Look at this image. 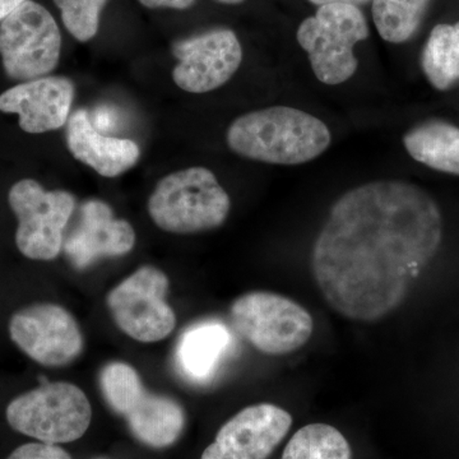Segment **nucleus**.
Wrapping results in <instances>:
<instances>
[{
	"mask_svg": "<svg viewBox=\"0 0 459 459\" xmlns=\"http://www.w3.org/2000/svg\"><path fill=\"white\" fill-rule=\"evenodd\" d=\"M312 4L320 7V5L325 4H349L355 5V7H360V5L368 4L371 0H309Z\"/></svg>",
	"mask_w": 459,
	"mask_h": 459,
	"instance_id": "nucleus-26",
	"label": "nucleus"
},
{
	"mask_svg": "<svg viewBox=\"0 0 459 459\" xmlns=\"http://www.w3.org/2000/svg\"><path fill=\"white\" fill-rule=\"evenodd\" d=\"M7 459H72L71 455L54 444L29 443L12 452Z\"/></svg>",
	"mask_w": 459,
	"mask_h": 459,
	"instance_id": "nucleus-23",
	"label": "nucleus"
},
{
	"mask_svg": "<svg viewBox=\"0 0 459 459\" xmlns=\"http://www.w3.org/2000/svg\"><path fill=\"white\" fill-rule=\"evenodd\" d=\"M421 68L435 90L446 91L459 82V21L434 27L422 49Z\"/></svg>",
	"mask_w": 459,
	"mask_h": 459,
	"instance_id": "nucleus-19",
	"label": "nucleus"
},
{
	"mask_svg": "<svg viewBox=\"0 0 459 459\" xmlns=\"http://www.w3.org/2000/svg\"><path fill=\"white\" fill-rule=\"evenodd\" d=\"M30 0H0V22Z\"/></svg>",
	"mask_w": 459,
	"mask_h": 459,
	"instance_id": "nucleus-25",
	"label": "nucleus"
},
{
	"mask_svg": "<svg viewBox=\"0 0 459 459\" xmlns=\"http://www.w3.org/2000/svg\"><path fill=\"white\" fill-rule=\"evenodd\" d=\"M231 199L216 175L202 166L175 171L157 183L148 199V213L157 228L188 235L222 226Z\"/></svg>",
	"mask_w": 459,
	"mask_h": 459,
	"instance_id": "nucleus-3",
	"label": "nucleus"
},
{
	"mask_svg": "<svg viewBox=\"0 0 459 459\" xmlns=\"http://www.w3.org/2000/svg\"><path fill=\"white\" fill-rule=\"evenodd\" d=\"M216 2L222 3V4L235 5L246 2V0H216Z\"/></svg>",
	"mask_w": 459,
	"mask_h": 459,
	"instance_id": "nucleus-27",
	"label": "nucleus"
},
{
	"mask_svg": "<svg viewBox=\"0 0 459 459\" xmlns=\"http://www.w3.org/2000/svg\"><path fill=\"white\" fill-rule=\"evenodd\" d=\"M431 0H371V14L380 38L403 44L419 31Z\"/></svg>",
	"mask_w": 459,
	"mask_h": 459,
	"instance_id": "nucleus-20",
	"label": "nucleus"
},
{
	"mask_svg": "<svg viewBox=\"0 0 459 459\" xmlns=\"http://www.w3.org/2000/svg\"><path fill=\"white\" fill-rule=\"evenodd\" d=\"M62 33L56 18L39 3L21 5L0 22V56L12 80L49 75L59 65Z\"/></svg>",
	"mask_w": 459,
	"mask_h": 459,
	"instance_id": "nucleus-9",
	"label": "nucleus"
},
{
	"mask_svg": "<svg viewBox=\"0 0 459 459\" xmlns=\"http://www.w3.org/2000/svg\"><path fill=\"white\" fill-rule=\"evenodd\" d=\"M232 344L231 332L223 323L202 320L181 333L175 360L186 379L205 383L216 376Z\"/></svg>",
	"mask_w": 459,
	"mask_h": 459,
	"instance_id": "nucleus-17",
	"label": "nucleus"
},
{
	"mask_svg": "<svg viewBox=\"0 0 459 459\" xmlns=\"http://www.w3.org/2000/svg\"><path fill=\"white\" fill-rule=\"evenodd\" d=\"M74 84L63 75L21 82L0 95V111L16 114L21 129L41 134L62 128L71 117Z\"/></svg>",
	"mask_w": 459,
	"mask_h": 459,
	"instance_id": "nucleus-15",
	"label": "nucleus"
},
{
	"mask_svg": "<svg viewBox=\"0 0 459 459\" xmlns=\"http://www.w3.org/2000/svg\"><path fill=\"white\" fill-rule=\"evenodd\" d=\"M5 416L18 433L57 446L83 437L91 425L92 409L80 386L54 382L18 395L8 404Z\"/></svg>",
	"mask_w": 459,
	"mask_h": 459,
	"instance_id": "nucleus-6",
	"label": "nucleus"
},
{
	"mask_svg": "<svg viewBox=\"0 0 459 459\" xmlns=\"http://www.w3.org/2000/svg\"><path fill=\"white\" fill-rule=\"evenodd\" d=\"M134 246L135 231L131 223L117 219L110 205L100 199L83 202L63 241L66 258L78 271L101 259L126 255Z\"/></svg>",
	"mask_w": 459,
	"mask_h": 459,
	"instance_id": "nucleus-14",
	"label": "nucleus"
},
{
	"mask_svg": "<svg viewBox=\"0 0 459 459\" xmlns=\"http://www.w3.org/2000/svg\"><path fill=\"white\" fill-rule=\"evenodd\" d=\"M281 459H352V451L338 429L318 422L299 429Z\"/></svg>",
	"mask_w": 459,
	"mask_h": 459,
	"instance_id": "nucleus-21",
	"label": "nucleus"
},
{
	"mask_svg": "<svg viewBox=\"0 0 459 459\" xmlns=\"http://www.w3.org/2000/svg\"><path fill=\"white\" fill-rule=\"evenodd\" d=\"M407 153L433 170L459 177V128L443 120L419 124L403 135Z\"/></svg>",
	"mask_w": 459,
	"mask_h": 459,
	"instance_id": "nucleus-18",
	"label": "nucleus"
},
{
	"mask_svg": "<svg viewBox=\"0 0 459 459\" xmlns=\"http://www.w3.org/2000/svg\"><path fill=\"white\" fill-rule=\"evenodd\" d=\"M291 427L292 416L286 410L253 404L222 425L201 459H268Z\"/></svg>",
	"mask_w": 459,
	"mask_h": 459,
	"instance_id": "nucleus-13",
	"label": "nucleus"
},
{
	"mask_svg": "<svg viewBox=\"0 0 459 459\" xmlns=\"http://www.w3.org/2000/svg\"><path fill=\"white\" fill-rule=\"evenodd\" d=\"M8 202L17 217L18 250L32 261L57 258L74 213V195L65 190H45L36 180L23 179L9 190Z\"/></svg>",
	"mask_w": 459,
	"mask_h": 459,
	"instance_id": "nucleus-8",
	"label": "nucleus"
},
{
	"mask_svg": "<svg viewBox=\"0 0 459 459\" xmlns=\"http://www.w3.org/2000/svg\"><path fill=\"white\" fill-rule=\"evenodd\" d=\"M235 155L271 165L313 161L331 146V131L314 115L289 107H272L240 115L226 133Z\"/></svg>",
	"mask_w": 459,
	"mask_h": 459,
	"instance_id": "nucleus-2",
	"label": "nucleus"
},
{
	"mask_svg": "<svg viewBox=\"0 0 459 459\" xmlns=\"http://www.w3.org/2000/svg\"><path fill=\"white\" fill-rule=\"evenodd\" d=\"M166 273L152 265L133 272L107 296L115 325L138 342L153 343L170 336L177 325L174 309L166 301Z\"/></svg>",
	"mask_w": 459,
	"mask_h": 459,
	"instance_id": "nucleus-10",
	"label": "nucleus"
},
{
	"mask_svg": "<svg viewBox=\"0 0 459 459\" xmlns=\"http://www.w3.org/2000/svg\"><path fill=\"white\" fill-rule=\"evenodd\" d=\"M172 54L179 60L172 80L189 93H207L229 82L243 62L237 33L214 29L174 42Z\"/></svg>",
	"mask_w": 459,
	"mask_h": 459,
	"instance_id": "nucleus-12",
	"label": "nucleus"
},
{
	"mask_svg": "<svg viewBox=\"0 0 459 459\" xmlns=\"http://www.w3.org/2000/svg\"><path fill=\"white\" fill-rule=\"evenodd\" d=\"M8 329L18 349L44 367H66L83 351L80 325L60 305H29L12 316Z\"/></svg>",
	"mask_w": 459,
	"mask_h": 459,
	"instance_id": "nucleus-11",
	"label": "nucleus"
},
{
	"mask_svg": "<svg viewBox=\"0 0 459 459\" xmlns=\"http://www.w3.org/2000/svg\"><path fill=\"white\" fill-rule=\"evenodd\" d=\"M442 240V211L427 190L404 180L370 181L332 205L310 267L334 312L377 322L406 300Z\"/></svg>",
	"mask_w": 459,
	"mask_h": 459,
	"instance_id": "nucleus-1",
	"label": "nucleus"
},
{
	"mask_svg": "<svg viewBox=\"0 0 459 459\" xmlns=\"http://www.w3.org/2000/svg\"><path fill=\"white\" fill-rule=\"evenodd\" d=\"M100 389L108 407L126 420L138 442L162 449L179 440L186 421L183 406L148 391L132 365L108 362L100 373Z\"/></svg>",
	"mask_w": 459,
	"mask_h": 459,
	"instance_id": "nucleus-4",
	"label": "nucleus"
},
{
	"mask_svg": "<svg viewBox=\"0 0 459 459\" xmlns=\"http://www.w3.org/2000/svg\"><path fill=\"white\" fill-rule=\"evenodd\" d=\"M232 327L264 355L283 356L300 350L312 337L310 313L287 296L250 291L230 307Z\"/></svg>",
	"mask_w": 459,
	"mask_h": 459,
	"instance_id": "nucleus-7",
	"label": "nucleus"
},
{
	"mask_svg": "<svg viewBox=\"0 0 459 459\" xmlns=\"http://www.w3.org/2000/svg\"><path fill=\"white\" fill-rule=\"evenodd\" d=\"M65 29L81 42L92 40L99 32L100 17L108 0H54Z\"/></svg>",
	"mask_w": 459,
	"mask_h": 459,
	"instance_id": "nucleus-22",
	"label": "nucleus"
},
{
	"mask_svg": "<svg viewBox=\"0 0 459 459\" xmlns=\"http://www.w3.org/2000/svg\"><path fill=\"white\" fill-rule=\"evenodd\" d=\"M369 26L361 9L349 4H325L312 17L305 18L296 40L310 60L319 82L337 86L358 71L353 48L367 40Z\"/></svg>",
	"mask_w": 459,
	"mask_h": 459,
	"instance_id": "nucleus-5",
	"label": "nucleus"
},
{
	"mask_svg": "<svg viewBox=\"0 0 459 459\" xmlns=\"http://www.w3.org/2000/svg\"><path fill=\"white\" fill-rule=\"evenodd\" d=\"M142 5L151 9L169 8L184 11L195 4V0H138Z\"/></svg>",
	"mask_w": 459,
	"mask_h": 459,
	"instance_id": "nucleus-24",
	"label": "nucleus"
},
{
	"mask_svg": "<svg viewBox=\"0 0 459 459\" xmlns=\"http://www.w3.org/2000/svg\"><path fill=\"white\" fill-rule=\"evenodd\" d=\"M66 147L77 161L105 178H117L137 165L141 150L135 142L102 134L86 110L71 114L66 123Z\"/></svg>",
	"mask_w": 459,
	"mask_h": 459,
	"instance_id": "nucleus-16",
	"label": "nucleus"
}]
</instances>
